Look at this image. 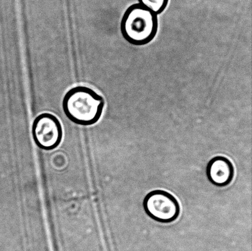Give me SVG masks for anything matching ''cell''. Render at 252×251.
I'll return each instance as SVG.
<instances>
[{
	"instance_id": "5b68a950",
	"label": "cell",
	"mask_w": 252,
	"mask_h": 251,
	"mask_svg": "<svg viewBox=\"0 0 252 251\" xmlns=\"http://www.w3.org/2000/svg\"><path fill=\"white\" fill-rule=\"evenodd\" d=\"M234 174L233 163L225 157H215L207 164V177L214 186L220 188L228 186L233 181Z\"/></svg>"
},
{
	"instance_id": "7a4b0ae2",
	"label": "cell",
	"mask_w": 252,
	"mask_h": 251,
	"mask_svg": "<svg viewBox=\"0 0 252 251\" xmlns=\"http://www.w3.org/2000/svg\"><path fill=\"white\" fill-rule=\"evenodd\" d=\"M120 30L127 43L138 46L147 45L157 36L158 15L139 3L130 5L123 14Z\"/></svg>"
},
{
	"instance_id": "3957f363",
	"label": "cell",
	"mask_w": 252,
	"mask_h": 251,
	"mask_svg": "<svg viewBox=\"0 0 252 251\" xmlns=\"http://www.w3.org/2000/svg\"><path fill=\"white\" fill-rule=\"evenodd\" d=\"M145 213L152 220L161 223H171L180 214L179 201L167 191L155 190L145 196L143 202Z\"/></svg>"
},
{
	"instance_id": "277c9868",
	"label": "cell",
	"mask_w": 252,
	"mask_h": 251,
	"mask_svg": "<svg viewBox=\"0 0 252 251\" xmlns=\"http://www.w3.org/2000/svg\"><path fill=\"white\" fill-rule=\"evenodd\" d=\"M32 132L36 146L46 151L56 148L63 139V130L60 120L51 113L38 115L33 120Z\"/></svg>"
},
{
	"instance_id": "6da1fadb",
	"label": "cell",
	"mask_w": 252,
	"mask_h": 251,
	"mask_svg": "<svg viewBox=\"0 0 252 251\" xmlns=\"http://www.w3.org/2000/svg\"><path fill=\"white\" fill-rule=\"evenodd\" d=\"M105 107L103 98L87 86L78 85L64 95L63 109L70 121L83 126L96 124L102 116Z\"/></svg>"
},
{
	"instance_id": "8992f818",
	"label": "cell",
	"mask_w": 252,
	"mask_h": 251,
	"mask_svg": "<svg viewBox=\"0 0 252 251\" xmlns=\"http://www.w3.org/2000/svg\"><path fill=\"white\" fill-rule=\"evenodd\" d=\"M138 3L155 14H161L166 8L169 0H138Z\"/></svg>"
}]
</instances>
